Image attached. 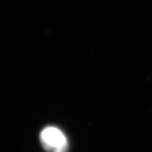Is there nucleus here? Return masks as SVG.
I'll list each match as a JSON object with an SVG mask.
<instances>
[{
  "instance_id": "1",
  "label": "nucleus",
  "mask_w": 152,
  "mask_h": 152,
  "mask_svg": "<svg viewBox=\"0 0 152 152\" xmlns=\"http://www.w3.org/2000/svg\"><path fill=\"white\" fill-rule=\"evenodd\" d=\"M41 142L48 152H67L68 140L62 130L56 126H47L41 132Z\"/></svg>"
}]
</instances>
